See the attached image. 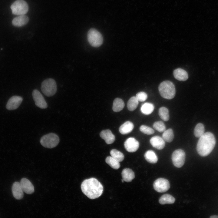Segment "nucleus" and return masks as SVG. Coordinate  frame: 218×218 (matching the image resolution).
I'll return each instance as SVG.
<instances>
[{
	"mask_svg": "<svg viewBox=\"0 0 218 218\" xmlns=\"http://www.w3.org/2000/svg\"><path fill=\"white\" fill-rule=\"evenodd\" d=\"M121 175L124 181L127 182L131 181L135 177L134 172L131 169L128 168L123 170Z\"/></svg>",
	"mask_w": 218,
	"mask_h": 218,
	"instance_id": "20",
	"label": "nucleus"
},
{
	"mask_svg": "<svg viewBox=\"0 0 218 218\" xmlns=\"http://www.w3.org/2000/svg\"><path fill=\"white\" fill-rule=\"evenodd\" d=\"M150 142L152 146L158 150H161L165 146V142L164 139L159 136L152 137L150 140Z\"/></svg>",
	"mask_w": 218,
	"mask_h": 218,
	"instance_id": "16",
	"label": "nucleus"
},
{
	"mask_svg": "<svg viewBox=\"0 0 218 218\" xmlns=\"http://www.w3.org/2000/svg\"><path fill=\"white\" fill-rule=\"evenodd\" d=\"M139 144L138 141L134 137L127 138L124 143V147L128 152H134L136 151L139 148Z\"/></svg>",
	"mask_w": 218,
	"mask_h": 218,
	"instance_id": "11",
	"label": "nucleus"
},
{
	"mask_svg": "<svg viewBox=\"0 0 218 218\" xmlns=\"http://www.w3.org/2000/svg\"><path fill=\"white\" fill-rule=\"evenodd\" d=\"M81 189L83 193L91 199L99 197L103 191L101 184L94 178L84 180L81 183Z\"/></svg>",
	"mask_w": 218,
	"mask_h": 218,
	"instance_id": "1",
	"label": "nucleus"
},
{
	"mask_svg": "<svg viewBox=\"0 0 218 218\" xmlns=\"http://www.w3.org/2000/svg\"><path fill=\"white\" fill-rule=\"evenodd\" d=\"M174 78L180 81H184L187 80L188 78V74L185 70L178 68L174 70L173 72Z\"/></svg>",
	"mask_w": 218,
	"mask_h": 218,
	"instance_id": "17",
	"label": "nucleus"
},
{
	"mask_svg": "<svg viewBox=\"0 0 218 218\" xmlns=\"http://www.w3.org/2000/svg\"><path fill=\"white\" fill-rule=\"evenodd\" d=\"M59 142V138L57 135L50 133L43 136L40 140V143L44 147L52 148L56 147Z\"/></svg>",
	"mask_w": 218,
	"mask_h": 218,
	"instance_id": "5",
	"label": "nucleus"
},
{
	"mask_svg": "<svg viewBox=\"0 0 218 218\" xmlns=\"http://www.w3.org/2000/svg\"><path fill=\"white\" fill-rule=\"evenodd\" d=\"M135 97L139 101L143 102L147 99V95L146 93L142 91L138 93Z\"/></svg>",
	"mask_w": 218,
	"mask_h": 218,
	"instance_id": "33",
	"label": "nucleus"
},
{
	"mask_svg": "<svg viewBox=\"0 0 218 218\" xmlns=\"http://www.w3.org/2000/svg\"><path fill=\"white\" fill-rule=\"evenodd\" d=\"M20 183L24 192L28 194H31L34 192V187L30 181L27 179L22 178Z\"/></svg>",
	"mask_w": 218,
	"mask_h": 218,
	"instance_id": "13",
	"label": "nucleus"
},
{
	"mask_svg": "<svg viewBox=\"0 0 218 218\" xmlns=\"http://www.w3.org/2000/svg\"><path fill=\"white\" fill-rule=\"evenodd\" d=\"M215 144L213 134L210 132H206L200 137L197 144V151L201 156H207L212 151Z\"/></svg>",
	"mask_w": 218,
	"mask_h": 218,
	"instance_id": "2",
	"label": "nucleus"
},
{
	"mask_svg": "<svg viewBox=\"0 0 218 218\" xmlns=\"http://www.w3.org/2000/svg\"><path fill=\"white\" fill-rule=\"evenodd\" d=\"M88 40L89 43L93 47H97L101 45L103 38L101 34L94 28H91L87 34Z\"/></svg>",
	"mask_w": 218,
	"mask_h": 218,
	"instance_id": "6",
	"label": "nucleus"
},
{
	"mask_svg": "<svg viewBox=\"0 0 218 218\" xmlns=\"http://www.w3.org/2000/svg\"><path fill=\"white\" fill-rule=\"evenodd\" d=\"M22 101L23 98L20 96H13L8 101L6 105V108L9 110L16 109L19 107Z\"/></svg>",
	"mask_w": 218,
	"mask_h": 218,
	"instance_id": "12",
	"label": "nucleus"
},
{
	"mask_svg": "<svg viewBox=\"0 0 218 218\" xmlns=\"http://www.w3.org/2000/svg\"><path fill=\"white\" fill-rule=\"evenodd\" d=\"M154 190L159 193H164L167 191L170 188L169 181L166 179L159 178L156 180L153 183Z\"/></svg>",
	"mask_w": 218,
	"mask_h": 218,
	"instance_id": "9",
	"label": "nucleus"
},
{
	"mask_svg": "<svg viewBox=\"0 0 218 218\" xmlns=\"http://www.w3.org/2000/svg\"><path fill=\"white\" fill-rule=\"evenodd\" d=\"M134 128L133 123L129 121L125 122L121 125L119 128L120 132L122 134H126L131 132Z\"/></svg>",
	"mask_w": 218,
	"mask_h": 218,
	"instance_id": "19",
	"label": "nucleus"
},
{
	"mask_svg": "<svg viewBox=\"0 0 218 218\" xmlns=\"http://www.w3.org/2000/svg\"><path fill=\"white\" fill-rule=\"evenodd\" d=\"M29 21L28 17L24 15H20L14 18L12 21L13 25L16 27H21L26 24Z\"/></svg>",
	"mask_w": 218,
	"mask_h": 218,
	"instance_id": "18",
	"label": "nucleus"
},
{
	"mask_svg": "<svg viewBox=\"0 0 218 218\" xmlns=\"http://www.w3.org/2000/svg\"><path fill=\"white\" fill-rule=\"evenodd\" d=\"M210 218H218V215H212L210 217Z\"/></svg>",
	"mask_w": 218,
	"mask_h": 218,
	"instance_id": "34",
	"label": "nucleus"
},
{
	"mask_svg": "<svg viewBox=\"0 0 218 218\" xmlns=\"http://www.w3.org/2000/svg\"><path fill=\"white\" fill-rule=\"evenodd\" d=\"M153 127L159 132H164L166 130V127L164 123L161 121L155 122L153 125Z\"/></svg>",
	"mask_w": 218,
	"mask_h": 218,
	"instance_id": "31",
	"label": "nucleus"
},
{
	"mask_svg": "<svg viewBox=\"0 0 218 218\" xmlns=\"http://www.w3.org/2000/svg\"><path fill=\"white\" fill-rule=\"evenodd\" d=\"M158 90L160 95L166 99H172L175 95L174 85L170 81H164L161 82L159 86Z\"/></svg>",
	"mask_w": 218,
	"mask_h": 218,
	"instance_id": "3",
	"label": "nucleus"
},
{
	"mask_svg": "<svg viewBox=\"0 0 218 218\" xmlns=\"http://www.w3.org/2000/svg\"><path fill=\"white\" fill-rule=\"evenodd\" d=\"M101 137L104 140L107 144H112L115 140V136L109 129L103 130L100 133Z\"/></svg>",
	"mask_w": 218,
	"mask_h": 218,
	"instance_id": "15",
	"label": "nucleus"
},
{
	"mask_svg": "<svg viewBox=\"0 0 218 218\" xmlns=\"http://www.w3.org/2000/svg\"><path fill=\"white\" fill-rule=\"evenodd\" d=\"M159 115L161 118L165 121H167L169 119V111L165 107H162L159 108Z\"/></svg>",
	"mask_w": 218,
	"mask_h": 218,
	"instance_id": "29",
	"label": "nucleus"
},
{
	"mask_svg": "<svg viewBox=\"0 0 218 218\" xmlns=\"http://www.w3.org/2000/svg\"><path fill=\"white\" fill-rule=\"evenodd\" d=\"M111 156L119 162L122 161L124 159V154L118 150L113 149L110 152Z\"/></svg>",
	"mask_w": 218,
	"mask_h": 218,
	"instance_id": "27",
	"label": "nucleus"
},
{
	"mask_svg": "<svg viewBox=\"0 0 218 218\" xmlns=\"http://www.w3.org/2000/svg\"><path fill=\"white\" fill-rule=\"evenodd\" d=\"M174 137L173 131L171 129H169L164 131L162 134V138L164 141L168 142H170Z\"/></svg>",
	"mask_w": 218,
	"mask_h": 218,
	"instance_id": "28",
	"label": "nucleus"
},
{
	"mask_svg": "<svg viewBox=\"0 0 218 218\" xmlns=\"http://www.w3.org/2000/svg\"><path fill=\"white\" fill-rule=\"evenodd\" d=\"M41 90L46 96L50 97L56 93L57 87L55 81L52 78H48L44 80L41 86Z\"/></svg>",
	"mask_w": 218,
	"mask_h": 218,
	"instance_id": "4",
	"label": "nucleus"
},
{
	"mask_svg": "<svg viewBox=\"0 0 218 218\" xmlns=\"http://www.w3.org/2000/svg\"><path fill=\"white\" fill-rule=\"evenodd\" d=\"M121 181L122 183H123L124 181V180L123 179L121 180Z\"/></svg>",
	"mask_w": 218,
	"mask_h": 218,
	"instance_id": "35",
	"label": "nucleus"
},
{
	"mask_svg": "<svg viewBox=\"0 0 218 218\" xmlns=\"http://www.w3.org/2000/svg\"><path fill=\"white\" fill-rule=\"evenodd\" d=\"M13 14L16 15H24L28 10L27 2L23 0H18L14 2L11 6Z\"/></svg>",
	"mask_w": 218,
	"mask_h": 218,
	"instance_id": "7",
	"label": "nucleus"
},
{
	"mask_svg": "<svg viewBox=\"0 0 218 218\" xmlns=\"http://www.w3.org/2000/svg\"><path fill=\"white\" fill-rule=\"evenodd\" d=\"M12 191L14 197L17 200L21 199L24 195L23 191L20 182H14L12 187Z\"/></svg>",
	"mask_w": 218,
	"mask_h": 218,
	"instance_id": "14",
	"label": "nucleus"
},
{
	"mask_svg": "<svg viewBox=\"0 0 218 218\" xmlns=\"http://www.w3.org/2000/svg\"><path fill=\"white\" fill-rule=\"evenodd\" d=\"M154 108V106L152 104L146 102L142 105L140 108V111L143 114L147 115L151 114L153 112Z\"/></svg>",
	"mask_w": 218,
	"mask_h": 218,
	"instance_id": "23",
	"label": "nucleus"
},
{
	"mask_svg": "<svg viewBox=\"0 0 218 218\" xmlns=\"http://www.w3.org/2000/svg\"><path fill=\"white\" fill-rule=\"evenodd\" d=\"M185 152L182 150H175L172 155V160L174 166L178 168L181 167L184 164L185 160Z\"/></svg>",
	"mask_w": 218,
	"mask_h": 218,
	"instance_id": "8",
	"label": "nucleus"
},
{
	"mask_svg": "<svg viewBox=\"0 0 218 218\" xmlns=\"http://www.w3.org/2000/svg\"><path fill=\"white\" fill-rule=\"evenodd\" d=\"M32 96L37 106L43 109L47 108V104L43 95L38 91L34 90L32 92Z\"/></svg>",
	"mask_w": 218,
	"mask_h": 218,
	"instance_id": "10",
	"label": "nucleus"
},
{
	"mask_svg": "<svg viewBox=\"0 0 218 218\" xmlns=\"http://www.w3.org/2000/svg\"><path fill=\"white\" fill-rule=\"evenodd\" d=\"M146 160L151 164L156 163L158 161V157L155 153L152 150H149L144 155Z\"/></svg>",
	"mask_w": 218,
	"mask_h": 218,
	"instance_id": "21",
	"label": "nucleus"
},
{
	"mask_svg": "<svg viewBox=\"0 0 218 218\" xmlns=\"http://www.w3.org/2000/svg\"><path fill=\"white\" fill-rule=\"evenodd\" d=\"M140 130L143 133L147 135L153 134L154 130L151 128L145 125H142L140 127Z\"/></svg>",
	"mask_w": 218,
	"mask_h": 218,
	"instance_id": "32",
	"label": "nucleus"
},
{
	"mask_svg": "<svg viewBox=\"0 0 218 218\" xmlns=\"http://www.w3.org/2000/svg\"><path fill=\"white\" fill-rule=\"evenodd\" d=\"M139 101L135 97L133 96L130 98L127 103V107L130 111H133L137 107Z\"/></svg>",
	"mask_w": 218,
	"mask_h": 218,
	"instance_id": "26",
	"label": "nucleus"
},
{
	"mask_svg": "<svg viewBox=\"0 0 218 218\" xmlns=\"http://www.w3.org/2000/svg\"><path fill=\"white\" fill-rule=\"evenodd\" d=\"M204 127L203 125L201 123L197 124L194 130V134L197 137H200L204 133Z\"/></svg>",
	"mask_w": 218,
	"mask_h": 218,
	"instance_id": "30",
	"label": "nucleus"
},
{
	"mask_svg": "<svg viewBox=\"0 0 218 218\" xmlns=\"http://www.w3.org/2000/svg\"><path fill=\"white\" fill-rule=\"evenodd\" d=\"M106 163L108 164L111 167L114 169H118L120 165L119 162L114 158L111 156L107 157L105 159Z\"/></svg>",
	"mask_w": 218,
	"mask_h": 218,
	"instance_id": "25",
	"label": "nucleus"
},
{
	"mask_svg": "<svg viewBox=\"0 0 218 218\" xmlns=\"http://www.w3.org/2000/svg\"><path fill=\"white\" fill-rule=\"evenodd\" d=\"M124 103L123 101L119 98H116L114 101L112 109L115 112H118L122 110L124 107Z\"/></svg>",
	"mask_w": 218,
	"mask_h": 218,
	"instance_id": "22",
	"label": "nucleus"
},
{
	"mask_svg": "<svg viewBox=\"0 0 218 218\" xmlns=\"http://www.w3.org/2000/svg\"><path fill=\"white\" fill-rule=\"evenodd\" d=\"M175 200V198L172 195L168 194H165L162 195L159 199V202L161 204H172L174 203Z\"/></svg>",
	"mask_w": 218,
	"mask_h": 218,
	"instance_id": "24",
	"label": "nucleus"
}]
</instances>
